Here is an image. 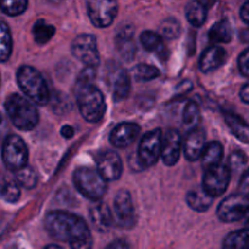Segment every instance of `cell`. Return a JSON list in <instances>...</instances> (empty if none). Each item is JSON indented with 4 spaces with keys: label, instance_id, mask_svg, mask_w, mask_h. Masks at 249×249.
Segmentation results:
<instances>
[{
    "label": "cell",
    "instance_id": "obj_1",
    "mask_svg": "<svg viewBox=\"0 0 249 249\" xmlns=\"http://www.w3.org/2000/svg\"><path fill=\"white\" fill-rule=\"evenodd\" d=\"M44 227L50 237L68 241L72 249H92L93 238L85 220L64 210H54L45 215Z\"/></svg>",
    "mask_w": 249,
    "mask_h": 249
},
{
    "label": "cell",
    "instance_id": "obj_2",
    "mask_svg": "<svg viewBox=\"0 0 249 249\" xmlns=\"http://www.w3.org/2000/svg\"><path fill=\"white\" fill-rule=\"evenodd\" d=\"M5 111L13 124L21 131H31L39 122L37 107L27 98L18 94H11L5 100Z\"/></svg>",
    "mask_w": 249,
    "mask_h": 249
},
{
    "label": "cell",
    "instance_id": "obj_3",
    "mask_svg": "<svg viewBox=\"0 0 249 249\" xmlns=\"http://www.w3.org/2000/svg\"><path fill=\"white\" fill-rule=\"evenodd\" d=\"M16 80L21 90L27 95L31 102L42 107L50 102V92L47 81L35 68L27 65L21 66L16 73Z\"/></svg>",
    "mask_w": 249,
    "mask_h": 249
},
{
    "label": "cell",
    "instance_id": "obj_4",
    "mask_svg": "<svg viewBox=\"0 0 249 249\" xmlns=\"http://www.w3.org/2000/svg\"><path fill=\"white\" fill-rule=\"evenodd\" d=\"M78 110L83 119L92 124H97L103 119L107 110L104 95L102 90L93 85L75 87Z\"/></svg>",
    "mask_w": 249,
    "mask_h": 249
},
{
    "label": "cell",
    "instance_id": "obj_5",
    "mask_svg": "<svg viewBox=\"0 0 249 249\" xmlns=\"http://www.w3.org/2000/svg\"><path fill=\"white\" fill-rule=\"evenodd\" d=\"M73 184L76 190L87 199L97 202L104 197L107 184L104 177L98 172L97 169H90L87 166H81L73 172Z\"/></svg>",
    "mask_w": 249,
    "mask_h": 249
},
{
    "label": "cell",
    "instance_id": "obj_6",
    "mask_svg": "<svg viewBox=\"0 0 249 249\" xmlns=\"http://www.w3.org/2000/svg\"><path fill=\"white\" fill-rule=\"evenodd\" d=\"M1 158L6 169L10 171H18L26 166L28 161V148L25 141L18 135H9L4 141Z\"/></svg>",
    "mask_w": 249,
    "mask_h": 249
},
{
    "label": "cell",
    "instance_id": "obj_7",
    "mask_svg": "<svg viewBox=\"0 0 249 249\" xmlns=\"http://www.w3.org/2000/svg\"><path fill=\"white\" fill-rule=\"evenodd\" d=\"M88 18L98 28L109 27L117 15V0H86Z\"/></svg>",
    "mask_w": 249,
    "mask_h": 249
},
{
    "label": "cell",
    "instance_id": "obj_8",
    "mask_svg": "<svg viewBox=\"0 0 249 249\" xmlns=\"http://www.w3.org/2000/svg\"><path fill=\"white\" fill-rule=\"evenodd\" d=\"M72 55L88 68H97L100 64L97 39L93 35H80L71 44Z\"/></svg>",
    "mask_w": 249,
    "mask_h": 249
},
{
    "label": "cell",
    "instance_id": "obj_9",
    "mask_svg": "<svg viewBox=\"0 0 249 249\" xmlns=\"http://www.w3.org/2000/svg\"><path fill=\"white\" fill-rule=\"evenodd\" d=\"M162 131L160 128L149 131L141 140L138 145V161L143 167L153 166L161 157Z\"/></svg>",
    "mask_w": 249,
    "mask_h": 249
},
{
    "label": "cell",
    "instance_id": "obj_10",
    "mask_svg": "<svg viewBox=\"0 0 249 249\" xmlns=\"http://www.w3.org/2000/svg\"><path fill=\"white\" fill-rule=\"evenodd\" d=\"M231 174L227 165L219 164L216 166L209 167L205 170V174L203 176L202 187L205 192L213 198L219 197L229 187L230 179H231Z\"/></svg>",
    "mask_w": 249,
    "mask_h": 249
},
{
    "label": "cell",
    "instance_id": "obj_11",
    "mask_svg": "<svg viewBox=\"0 0 249 249\" xmlns=\"http://www.w3.org/2000/svg\"><path fill=\"white\" fill-rule=\"evenodd\" d=\"M249 205L248 198L241 193L229 196L217 207V217L224 222H234L243 219L244 213Z\"/></svg>",
    "mask_w": 249,
    "mask_h": 249
},
{
    "label": "cell",
    "instance_id": "obj_12",
    "mask_svg": "<svg viewBox=\"0 0 249 249\" xmlns=\"http://www.w3.org/2000/svg\"><path fill=\"white\" fill-rule=\"evenodd\" d=\"M115 222L121 227H132L135 224V208L131 193L126 190L117 192L114 198Z\"/></svg>",
    "mask_w": 249,
    "mask_h": 249
},
{
    "label": "cell",
    "instance_id": "obj_13",
    "mask_svg": "<svg viewBox=\"0 0 249 249\" xmlns=\"http://www.w3.org/2000/svg\"><path fill=\"white\" fill-rule=\"evenodd\" d=\"M97 170L105 181H115L119 179L122 175L124 165L120 155L114 150H104L99 153L95 158Z\"/></svg>",
    "mask_w": 249,
    "mask_h": 249
},
{
    "label": "cell",
    "instance_id": "obj_14",
    "mask_svg": "<svg viewBox=\"0 0 249 249\" xmlns=\"http://www.w3.org/2000/svg\"><path fill=\"white\" fill-rule=\"evenodd\" d=\"M133 38H135V28L128 23L120 26L115 36V47H116L117 54L126 62L132 61L137 52Z\"/></svg>",
    "mask_w": 249,
    "mask_h": 249
},
{
    "label": "cell",
    "instance_id": "obj_15",
    "mask_svg": "<svg viewBox=\"0 0 249 249\" xmlns=\"http://www.w3.org/2000/svg\"><path fill=\"white\" fill-rule=\"evenodd\" d=\"M205 145H207V140H205L204 131L199 127L190 130V132L187 133L184 140L182 141L184 158L188 161H197L202 158Z\"/></svg>",
    "mask_w": 249,
    "mask_h": 249
},
{
    "label": "cell",
    "instance_id": "obj_16",
    "mask_svg": "<svg viewBox=\"0 0 249 249\" xmlns=\"http://www.w3.org/2000/svg\"><path fill=\"white\" fill-rule=\"evenodd\" d=\"M182 152V137L177 130H167L162 135L161 159L166 166H174Z\"/></svg>",
    "mask_w": 249,
    "mask_h": 249
},
{
    "label": "cell",
    "instance_id": "obj_17",
    "mask_svg": "<svg viewBox=\"0 0 249 249\" xmlns=\"http://www.w3.org/2000/svg\"><path fill=\"white\" fill-rule=\"evenodd\" d=\"M140 133V124L135 122H121L112 128L109 141L115 148H126L137 140Z\"/></svg>",
    "mask_w": 249,
    "mask_h": 249
},
{
    "label": "cell",
    "instance_id": "obj_18",
    "mask_svg": "<svg viewBox=\"0 0 249 249\" xmlns=\"http://www.w3.org/2000/svg\"><path fill=\"white\" fill-rule=\"evenodd\" d=\"M226 57V52L220 45L214 44L203 52L199 59V69L202 72L209 73L222 65Z\"/></svg>",
    "mask_w": 249,
    "mask_h": 249
},
{
    "label": "cell",
    "instance_id": "obj_19",
    "mask_svg": "<svg viewBox=\"0 0 249 249\" xmlns=\"http://www.w3.org/2000/svg\"><path fill=\"white\" fill-rule=\"evenodd\" d=\"M90 219L93 225L99 232H107L114 222V214L110 210L109 205L105 203H95L89 210Z\"/></svg>",
    "mask_w": 249,
    "mask_h": 249
},
{
    "label": "cell",
    "instance_id": "obj_20",
    "mask_svg": "<svg viewBox=\"0 0 249 249\" xmlns=\"http://www.w3.org/2000/svg\"><path fill=\"white\" fill-rule=\"evenodd\" d=\"M213 199L212 196L208 195L203 187H197L195 190H191L186 196V202L191 209L198 213H204L212 207Z\"/></svg>",
    "mask_w": 249,
    "mask_h": 249
},
{
    "label": "cell",
    "instance_id": "obj_21",
    "mask_svg": "<svg viewBox=\"0 0 249 249\" xmlns=\"http://www.w3.org/2000/svg\"><path fill=\"white\" fill-rule=\"evenodd\" d=\"M225 122L234 137L243 143H249V124L233 112H225Z\"/></svg>",
    "mask_w": 249,
    "mask_h": 249
},
{
    "label": "cell",
    "instance_id": "obj_22",
    "mask_svg": "<svg viewBox=\"0 0 249 249\" xmlns=\"http://www.w3.org/2000/svg\"><path fill=\"white\" fill-rule=\"evenodd\" d=\"M222 157H224V147H222L221 143L217 142V141L207 143L202 158H200L203 167L207 170L209 167L221 164Z\"/></svg>",
    "mask_w": 249,
    "mask_h": 249
},
{
    "label": "cell",
    "instance_id": "obj_23",
    "mask_svg": "<svg viewBox=\"0 0 249 249\" xmlns=\"http://www.w3.org/2000/svg\"><path fill=\"white\" fill-rule=\"evenodd\" d=\"M131 92V76L127 71L120 70L115 75L114 86H112V95L115 102H121L128 97Z\"/></svg>",
    "mask_w": 249,
    "mask_h": 249
},
{
    "label": "cell",
    "instance_id": "obj_24",
    "mask_svg": "<svg viewBox=\"0 0 249 249\" xmlns=\"http://www.w3.org/2000/svg\"><path fill=\"white\" fill-rule=\"evenodd\" d=\"M209 40L214 44L219 43H229L231 42L233 31L232 26L227 20H222L213 25V27L209 30Z\"/></svg>",
    "mask_w": 249,
    "mask_h": 249
},
{
    "label": "cell",
    "instance_id": "obj_25",
    "mask_svg": "<svg viewBox=\"0 0 249 249\" xmlns=\"http://www.w3.org/2000/svg\"><path fill=\"white\" fill-rule=\"evenodd\" d=\"M141 44L143 45L145 50L150 53H155V54L162 56L164 53L166 52V48H165L164 40L162 37L159 33H155L153 31H145L141 35Z\"/></svg>",
    "mask_w": 249,
    "mask_h": 249
},
{
    "label": "cell",
    "instance_id": "obj_26",
    "mask_svg": "<svg viewBox=\"0 0 249 249\" xmlns=\"http://www.w3.org/2000/svg\"><path fill=\"white\" fill-rule=\"evenodd\" d=\"M224 249H248L249 248V229L237 230L227 234L222 241Z\"/></svg>",
    "mask_w": 249,
    "mask_h": 249
},
{
    "label": "cell",
    "instance_id": "obj_27",
    "mask_svg": "<svg viewBox=\"0 0 249 249\" xmlns=\"http://www.w3.org/2000/svg\"><path fill=\"white\" fill-rule=\"evenodd\" d=\"M208 9L198 3L197 0H193L186 6V18L187 21L193 26V27H202L207 21Z\"/></svg>",
    "mask_w": 249,
    "mask_h": 249
},
{
    "label": "cell",
    "instance_id": "obj_28",
    "mask_svg": "<svg viewBox=\"0 0 249 249\" xmlns=\"http://www.w3.org/2000/svg\"><path fill=\"white\" fill-rule=\"evenodd\" d=\"M13 52V38L9 26L0 20V61L4 62L9 60Z\"/></svg>",
    "mask_w": 249,
    "mask_h": 249
},
{
    "label": "cell",
    "instance_id": "obj_29",
    "mask_svg": "<svg viewBox=\"0 0 249 249\" xmlns=\"http://www.w3.org/2000/svg\"><path fill=\"white\" fill-rule=\"evenodd\" d=\"M55 32H56V30H55L54 26L47 23L44 20H38L32 28V33L36 43L40 45L47 44L54 37Z\"/></svg>",
    "mask_w": 249,
    "mask_h": 249
},
{
    "label": "cell",
    "instance_id": "obj_30",
    "mask_svg": "<svg viewBox=\"0 0 249 249\" xmlns=\"http://www.w3.org/2000/svg\"><path fill=\"white\" fill-rule=\"evenodd\" d=\"M182 121H183L184 126L190 130L198 127V124L200 122V110L195 102H188L184 105L183 112H182Z\"/></svg>",
    "mask_w": 249,
    "mask_h": 249
},
{
    "label": "cell",
    "instance_id": "obj_31",
    "mask_svg": "<svg viewBox=\"0 0 249 249\" xmlns=\"http://www.w3.org/2000/svg\"><path fill=\"white\" fill-rule=\"evenodd\" d=\"M15 177H16V182H18L20 186L25 187L27 190H32L37 186V182H38V176H37V172L32 169L31 166L26 165L23 166L22 169L18 170L15 171Z\"/></svg>",
    "mask_w": 249,
    "mask_h": 249
},
{
    "label": "cell",
    "instance_id": "obj_32",
    "mask_svg": "<svg viewBox=\"0 0 249 249\" xmlns=\"http://www.w3.org/2000/svg\"><path fill=\"white\" fill-rule=\"evenodd\" d=\"M133 77L135 80L140 81V82H147V81H152L154 78H158L160 76L159 69L155 66L148 65V64H138L135 66L132 70Z\"/></svg>",
    "mask_w": 249,
    "mask_h": 249
},
{
    "label": "cell",
    "instance_id": "obj_33",
    "mask_svg": "<svg viewBox=\"0 0 249 249\" xmlns=\"http://www.w3.org/2000/svg\"><path fill=\"white\" fill-rule=\"evenodd\" d=\"M20 184L16 181L9 179V181L4 182L1 187H0V197L3 198L5 202L16 203L20 199Z\"/></svg>",
    "mask_w": 249,
    "mask_h": 249
},
{
    "label": "cell",
    "instance_id": "obj_34",
    "mask_svg": "<svg viewBox=\"0 0 249 249\" xmlns=\"http://www.w3.org/2000/svg\"><path fill=\"white\" fill-rule=\"evenodd\" d=\"M28 0H0V10L9 16H18L27 9Z\"/></svg>",
    "mask_w": 249,
    "mask_h": 249
},
{
    "label": "cell",
    "instance_id": "obj_35",
    "mask_svg": "<svg viewBox=\"0 0 249 249\" xmlns=\"http://www.w3.org/2000/svg\"><path fill=\"white\" fill-rule=\"evenodd\" d=\"M159 35L166 39H176L181 35V25L176 18H166L160 23Z\"/></svg>",
    "mask_w": 249,
    "mask_h": 249
},
{
    "label": "cell",
    "instance_id": "obj_36",
    "mask_svg": "<svg viewBox=\"0 0 249 249\" xmlns=\"http://www.w3.org/2000/svg\"><path fill=\"white\" fill-rule=\"evenodd\" d=\"M247 164V157L244 155L243 152L241 150H236V152L231 153L229 158V161H227V167L230 169V171L234 172L241 170L244 165Z\"/></svg>",
    "mask_w": 249,
    "mask_h": 249
},
{
    "label": "cell",
    "instance_id": "obj_37",
    "mask_svg": "<svg viewBox=\"0 0 249 249\" xmlns=\"http://www.w3.org/2000/svg\"><path fill=\"white\" fill-rule=\"evenodd\" d=\"M95 69L94 68H88L86 66L78 75L77 81H76V87H81V86H87L93 85L95 80Z\"/></svg>",
    "mask_w": 249,
    "mask_h": 249
},
{
    "label": "cell",
    "instance_id": "obj_38",
    "mask_svg": "<svg viewBox=\"0 0 249 249\" xmlns=\"http://www.w3.org/2000/svg\"><path fill=\"white\" fill-rule=\"evenodd\" d=\"M238 69L239 72L244 77H249V48L241 53L238 57Z\"/></svg>",
    "mask_w": 249,
    "mask_h": 249
},
{
    "label": "cell",
    "instance_id": "obj_39",
    "mask_svg": "<svg viewBox=\"0 0 249 249\" xmlns=\"http://www.w3.org/2000/svg\"><path fill=\"white\" fill-rule=\"evenodd\" d=\"M238 193H241L243 197L248 198L249 199V169L244 171V174L242 175L241 179H239Z\"/></svg>",
    "mask_w": 249,
    "mask_h": 249
},
{
    "label": "cell",
    "instance_id": "obj_40",
    "mask_svg": "<svg viewBox=\"0 0 249 249\" xmlns=\"http://www.w3.org/2000/svg\"><path fill=\"white\" fill-rule=\"evenodd\" d=\"M105 249H131L130 243L126 239H115L111 243L107 244Z\"/></svg>",
    "mask_w": 249,
    "mask_h": 249
},
{
    "label": "cell",
    "instance_id": "obj_41",
    "mask_svg": "<svg viewBox=\"0 0 249 249\" xmlns=\"http://www.w3.org/2000/svg\"><path fill=\"white\" fill-rule=\"evenodd\" d=\"M73 135H75V130H73V127L70 126V124H65V126L61 128V136L64 138H66V140L72 138Z\"/></svg>",
    "mask_w": 249,
    "mask_h": 249
},
{
    "label": "cell",
    "instance_id": "obj_42",
    "mask_svg": "<svg viewBox=\"0 0 249 249\" xmlns=\"http://www.w3.org/2000/svg\"><path fill=\"white\" fill-rule=\"evenodd\" d=\"M241 18L247 25H249V0L246 1L241 8Z\"/></svg>",
    "mask_w": 249,
    "mask_h": 249
},
{
    "label": "cell",
    "instance_id": "obj_43",
    "mask_svg": "<svg viewBox=\"0 0 249 249\" xmlns=\"http://www.w3.org/2000/svg\"><path fill=\"white\" fill-rule=\"evenodd\" d=\"M239 97H241L242 102L246 103V104H249V82L246 83L242 87L241 92H239Z\"/></svg>",
    "mask_w": 249,
    "mask_h": 249
},
{
    "label": "cell",
    "instance_id": "obj_44",
    "mask_svg": "<svg viewBox=\"0 0 249 249\" xmlns=\"http://www.w3.org/2000/svg\"><path fill=\"white\" fill-rule=\"evenodd\" d=\"M198 3H200L202 4L203 6H205V8H209V6H212V5H214L215 3H216L217 0H197Z\"/></svg>",
    "mask_w": 249,
    "mask_h": 249
},
{
    "label": "cell",
    "instance_id": "obj_45",
    "mask_svg": "<svg viewBox=\"0 0 249 249\" xmlns=\"http://www.w3.org/2000/svg\"><path fill=\"white\" fill-rule=\"evenodd\" d=\"M239 37H241V40H243V42H246V43H249V28L242 31L241 35H239Z\"/></svg>",
    "mask_w": 249,
    "mask_h": 249
},
{
    "label": "cell",
    "instance_id": "obj_46",
    "mask_svg": "<svg viewBox=\"0 0 249 249\" xmlns=\"http://www.w3.org/2000/svg\"><path fill=\"white\" fill-rule=\"evenodd\" d=\"M243 220H244V226H246V229H249V205L248 208H247L246 213H244Z\"/></svg>",
    "mask_w": 249,
    "mask_h": 249
},
{
    "label": "cell",
    "instance_id": "obj_47",
    "mask_svg": "<svg viewBox=\"0 0 249 249\" xmlns=\"http://www.w3.org/2000/svg\"><path fill=\"white\" fill-rule=\"evenodd\" d=\"M4 127H5V119H4L3 115L0 114V131L3 130Z\"/></svg>",
    "mask_w": 249,
    "mask_h": 249
},
{
    "label": "cell",
    "instance_id": "obj_48",
    "mask_svg": "<svg viewBox=\"0 0 249 249\" xmlns=\"http://www.w3.org/2000/svg\"><path fill=\"white\" fill-rule=\"evenodd\" d=\"M43 249H64V248H62V247H60V246H56V244H49V246L44 247Z\"/></svg>",
    "mask_w": 249,
    "mask_h": 249
},
{
    "label": "cell",
    "instance_id": "obj_49",
    "mask_svg": "<svg viewBox=\"0 0 249 249\" xmlns=\"http://www.w3.org/2000/svg\"><path fill=\"white\" fill-rule=\"evenodd\" d=\"M248 249H249V248H248Z\"/></svg>",
    "mask_w": 249,
    "mask_h": 249
}]
</instances>
